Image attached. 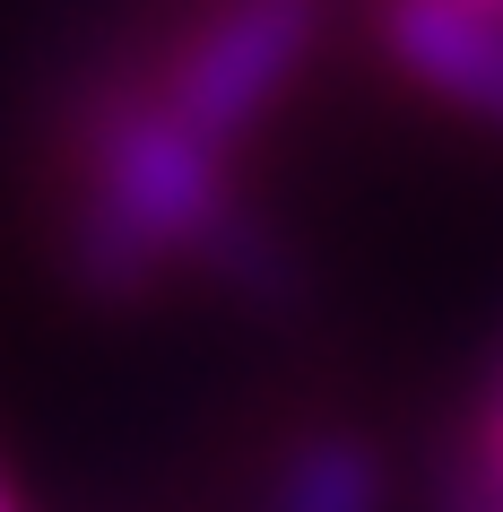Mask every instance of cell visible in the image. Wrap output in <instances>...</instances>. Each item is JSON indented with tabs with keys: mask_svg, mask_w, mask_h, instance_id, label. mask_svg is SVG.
<instances>
[{
	"mask_svg": "<svg viewBox=\"0 0 503 512\" xmlns=\"http://www.w3.org/2000/svg\"><path fill=\"white\" fill-rule=\"evenodd\" d=\"M191 261L243 304L295 296V252L235 183V157L191 139L148 96V79H96L70 122V191H61V270L96 304H139Z\"/></svg>",
	"mask_w": 503,
	"mask_h": 512,
	"instance_id": "obj_1",
	"label": "cell"
},
{
	"mask_svg": "<svg viewBox=\"0 0 503 512\" xmlns=\"http://www.w3.org/2000/svg\"><path fill=\"white\" fill-rule=\"evenodd\" d=\"M313 35H321V0H200L139 79L191 139L235 157L287 105L295 70L313 61Z\"/></svg>",
	"mask_w": 503,
	"mask_h": 512,
	"instance_id": "obj_2",
	"label": "cell"
},
{
	"mask_svg": "<svg viewBox=\"0 0 503 512\" xmlns=\"http://www.w3.org/2000/svg\"><path fill=\"white\" fill-rule=\"evenodd\" d=\"M382 53L425 96L503 131V18L495 9H477V0H382Z\"/></svg>",
	"mask_w": 503,
	"mask_h": 512,
	"instance_id": "obj_3",
	"label": "cell"
},
{
	"mask_svg": "<svg viewBox=\"0 0 503 512\" xmlns=\"http://www.w3.org/2000/svg\"><path fill=\"white\" fill-rule=\"evenodd\" d=\"M261 512H382V460H373L365 434L313 426V434H295V452L278 460Z\"/></svg>",
	"mask_w": 503,
	"mask_h": 512,
	"instance_id": "obj_4",
	"label": "cell"
},
{
	"mask_svg": "<svg viewBox=\"0 0 503 512\" xmlns=\"http://www.w3.org/2000/svg\"><path fill=\"white\" fill-rule=\"evenodd\" d=\"M451 512H503V365L477 391L460 452H451Z\"/></svg>",
	"mask_w": 503,
	"mask_h": 512,
	"instance_id": "obj_5",
	"label": "cell"
},
{
	"mask_svg": "<svg viewBox=\"0 0 503 512\" xmlns=\"http://www.w3.org/2000/svg\"><path fill=\"white\" fill-rule=\"evenodd\" d=\"M0 512H18V495H9V478H0Z\"/></svg>",
	"mask_w": 503,
	"mask_h": 512,
	"instance_id": "obj_6",
	"label": "cell"
}]
</instances>
